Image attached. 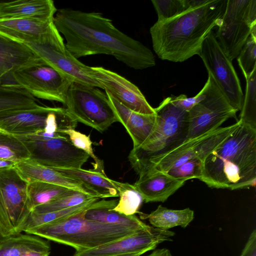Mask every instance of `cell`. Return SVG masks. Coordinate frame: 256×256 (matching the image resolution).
Here are the masks:
<instances>
[{"label":"cell","mask_w":256,"mask_h":256,"mask_svg":"<svg viewBox=\"0 0 256 256\" xmlns=\"http://www.w3.org/2000/svg\"><path fill=\"white\" fill-rule=\"evenodd\" d=\"M54 23L64 36L66 48L78 59L104 54L135 70L156 65L150 49L120 31L110 19L100 12L62 8L57 10Z\"/></svg>","instance_id":"1"},{"label":"cell","mask_w":256,"mask_h":256,"mask_svg":"<svg viewBox=\"0 0 256 256\" xmlns=\"http://www.w3.org/2000/svg\"><path fill=\"white\" fill-rule=\"evenodd\" d=\"M228 0H208L170 19L158 21L150 30L153 50L162 60L183 62L200 54L210 32L218 27Z\"/></svg>","instance_id":"2"},{"label":"cell","mask_w":256,"mask_h":256,"mask_svg":"<svg viewBox=\"0 0 256 256\" xmlns=\"http://www.w3.org/2000/svg\"><path fill=\"white\" fill-rule=\"evenodd\" d=\"M200 180L210 188L235 190L255 187L256 129L241 122L205 158Z\"/></svg>","instance_id":"3"},{"label":"cell","mask_w":256,"mask_h":256,"mask_svg":"<svg viewBox=\"0 0 256 256\" xmlns=\"http://www.w3.org/2000/svg\"><path fill=\"white\" fill-rule=\"evenodd\" d=\"M84 211L25 232L70 246L78 252L94 248L139 232L86 219L84 217Z\"/></svg>","instance_id":"4"},{"label":"cell","mask_w":256,"mask_h":256,"mask_svg":"<svg viewBox=\"0 0 256 256\" xmlns=\"http://www.w3.org/2000/svg\"><path fill=\"white\" fill-rule=\"evenodd\" d=\"M156 119L151 134L138 148L132 149L128 158L138 176L153 160L177 147L187 139L188 112L176 106L170 97L154 108Z\"/></svg>","instance_id":"5"},{"label":"cell","mask_w":256,"mask_h":256,"mask_svg":"<svg viewBox=\"0 0 256 256\" xmlns=\"http://www.w3.org/2000/svg\"><path fill=\"white\" fill-rule=\"evenodd\" d=\"M64 105L78 122L100 132L118 122L106 94L95 86L72 82Z\"/></svg>","instance_id":"6"},{"label":"cell","mask_w":256,"mask_h":256,"mask_svg":"<svg viewBox=\"0 0 256 256\" xmlns=\"http://www.w3.org/2000/svg\"><path fill=\"white\" fill-rule=\"evenodd\" d=\"M256 28V0H228L225 12L215 34L228 58H237Z\"/></svg>","instance_id":"7"},{"label":"cell","mask_w":256,"mask_h":256,"mask_svg":"<svg viewBox=\"0 0 256 256\" xmlns=\"http://www.w3.org/2000/svg\"><path fill=\"white\" fill-rule=\"evenodd\" d=\"M236 123L226 127H219L192 138L188 139L177 147L152 160L139 176L154 171L166 172L176 168L188 160L199 158L204 160L206 156L240 125Z\"/></svg>","instance_id":"8"},{"label":"cell","mask_w":256,"mask_h":256,"mask_svg":"<svg viewBox=\"0 0 256 256\" xmlns=\"http://www.w3.org/2000/svg\"><path fill=\"white\" fill-rule=\"evenodd\" d=\"M24 44L44 62L73 82L101 88L90 74V66L80 62L67 50L64 38L54 25L38 41Z\"/></svg>","instance_id":"9"},{"label":"cell","mask_w":256,"mask_h":256,"mask_svg":"<svg viewBox=\"0 0 256 256\" xmlns=\"http://www.w3.org/2000/svg\"><path fill=\"white\" fill-rule=\"evenodd\" d=\"M27 186L14 166L0 168V220L14 234L22 232L33 210Z\"/></svg>","instance_id":"10"},{"label":"cell","mask_w":256,"mask_h":256,"mask_svg":"<svg viewBox=\"0 0 256 256\" xmlns=\"http://www.w3.org/2000/svg\"><path fill=\"white\" fill-rule=\"evenodd\" d=\"M199 56L232 106L240 110L244 96L240 80L232 61L221 48L213 30L205 38Z\"/></svg>","instance_id":"11"},{"label":"cell","mask_w":256,"mask_h":256,"mask_svg":"<svg viewBox=\"0 0 256 256\" xmlns=\"http://www.w3.org/2000/svg\"><path fill=\"white\" fill-rule=\"evenodd\" d=\"M204 98L188 112L187 139L192 138L217 128L238 112L230 104L212 75L208 72Z\"/></svg>","instance_id":"12"},{"label":"cell","mask_w":256,"mask_h":256,"mask_svg":"<svg viewBox=\"0 0 256 256\" xmlns=\"http://www.w3.org/2000/svg\"><path fill=\"white\" fill-rule=\"evenodd\" d=\"M17 85L34 97L65 104L73 81L45 62L30 65L12 72Z\"/></svg>","instance_id":"13"},{"label":"cell","mask_w":256,"mask_h":256,"mask_svg":"<svg viewBox=\"0 0 256 256\" xmlns=\"http://www.w3.org/2000/svg\"><path fill=\"white\" fill-rule=\"evenodd\" d=\"M28 149L30 159L48 167L81 168L90 156L75 147L68 136L43 141H22Z\"/></svg>","instance_id":"14"},{"label":"cell","mask_w":256,"mask_h":256,"mask_svg":"<svg viewBox=\"0 0 256 256\" xmlns=\"http://www.w3.org/2000/svg\"><path fill=\"white\" fill-rule=\"evenodd\" d=\"M174 232L151 226L148 229L98 247L76 252L74 256H110L133 252H142L155 249L164 241H172Z\"/></svg>","instance_id":"15"},{"label":"cell","mask_w":256,"mask_h":256,"mask_svg":"<svg viewBox=\"0 0 256 256\" xmlns=\"http://www.w3.org/2000/svg\"><path fill=\"white\" fill-rule=\"evenodd\" d=\"M90 68L91 75L100 84L101 88L108 92L124 106L138 113L156 114L154 108L135 84L119 74L102 67Z\"/></svg>","instance_id":"16"},{"label":"cell","mask_w":256,"mask_h":256,"mask_svg":"<svg viewBox=\"0 0 256 256\" xmlns=\"http://www.w3.org/2000/svg\"><path fill=\"white\" fill-rule=\"evenodd\" d=\"M52 107L40 106L30 110L0 113V130L14 136L28 135L44 130L47 114Z\"/></svg>","instance_id":"17"},{"label":"cell","mask_w":256,"mask_h":256,"mask_svg":"<svg viewBox=\"0 0 256 256\" xmlns=\"http://www.w3.org/2000/svg\"><path fill=\"white\" fill-rule=\"evenodd\" d=\"M118 122L125 128L133 142V149L142 144L153 130L156 119V114H144L130 110L106 91Z\"/></svg>","instance_id":"18"},{"label":"cell","mask_w":256,"mask_h":256,"mask_svg":"<svg viewBox=\"0 0 256 256\" xmlns=\"http://www.w3.org/2000/svg\"><path fill=\"white\" fill-rule=\"evenodd\" d=\"M14 168L22 179L27 183L34 182H48L97 197L80 182L30 158L16 163Z\"/></svg>","instance_id":"19"},{"label":"cell","mask_w":256,"mask_h":256,"mask_svg":"<svg viewBox=\"0 0 256 256\" xmlns=\"http://www.w3.org/2000/svg\"><path fill=\"white\" fill-rule=\"evenodd\" d=\"M44 62L26 44L0 34V86L2 79L14 71Z\"/></svg>","instance_id":"20"},{"label":"cell","mask_w":256,"mask_h":256,"mask_svg":"<svg viewBox=\"0 0 256 256\" xmlns=\"http://www.w3.org/2000/svg\"><path fill=\"white\" fill-rule=\"evenodd\" d=\"M186 181L176 179L158 171L139 176L134 184L142 195L145 202H164Z\"/></svg>","instance_id":"21"},{"label":"cell","mask_w":256,"mask_h":256,"mask_svg":"<svg viewBox=\"0 0 256 256\" xmlns=\"http://www.w3.org/2000/svg\"><path fill=\"white\" fill-rule=\"evenodd\" d=\"M54 20L34 18L0 20V34L22 44L35 42L54 26Z\"/></svg>","instance_id":"22"},{"label":"cell","mask_w":256,"mask_h":256,"mask_svg":"<svg viewBox=\"0 0 256 256\" xmlns=\"http://www.w3.org/2000/svg\"><path fill=\"white\" fill-rule=\"evenodd\" d=\"M57 12L52 0H18L0 2V20L34 18L54 20Z\"/></svg>","instance_id":"23"},{"label":"cell","mask_w":256,"mask_h":256,"mask_svg":"<svg viewBox=\"0 0 256 256\" xmlns=\"http://www.w3.org/2000/svg\"><path fill=\"white\" fill-rule=\"evenodd\" d=\"M118 202V200H98L94 207L84 212V217L88 220L126 228L143 230L151 226L146 224L135 214L126 216L112 210Z\"/></svg>","instance_id":"24"},{"label":"cell","mask_w":256,"mask_h":256,"mask_svg":"<svg viewBox=\"0 0 256 256\" xmlns=\"http://www.w3.org/2000/svg\"><path fill=\"white\" fill-rule=\"evenodd\" d=\"M62 174L81 182L99 198L119 196L117 181L108 178L104 174L92 170L50 168Z\"/></svg>","instance_id":"25"},{"label":"cell","mask_w":256,"mask_h":256,"mask_svg":"<svg viewBox=\"0 0 256 256\" xmlns=\"http://www.w3.org/2000/svg\"><path fill=\"white\" fill-rule=\"evenodd\" d=\"M142 219H148L152 226L168 230L176 226L186 228L194 218V212L190 208L180 210L168 209L159 205L150 214H142Z\"/></svg>","instance_id":"26"},{"label":"cell","mask_w":256,"mask_h":256,"mask_svg":"<svg viewBox=\"0 0 256 256\" xmlns=\"http://www.w3.org/2000/svg\"><path fill=\"white\" fill-rule=\"evenodd\" d=\"M34 97L18 86H0V113L39 108Z\"/></svg>","instance_id":"27"},{"label":"cell","mask_w":256,"mask_h":256,"mask_svg":"<svg viewBox=\"0 0 256 256\" xmlns=\"http://www.w3.org/2000/svg\"><path fill=\"white\" fill-rule=\"evenodd\" d=\"M100 198L94 197L80 205L54 212L38 213L32 211L24 224L22 232H26L30 230L84 212L94 206Z\"/></svg>","instance_id":"28"},{"label":"cell","mask_w":256,"mask_h":256,"mask_svg":"<svg viewBox=\"0 0 256 256\" xmlns=\"http://www.w3.org/2000/svg\"><path fill=\"white\" fill-rule=\"evenodd\" d=\"M32 249L50 250L47 241L29 234L11 235L0 242V256H20Z\"/></svg>","instance_id":"29"},{"label":"cell","mask_w":256,"mask_h":256,"mask_svg":"<svg viewBox=\"0 0 256 256\" xmlns=\"http://www.w3.org/2000/svg\"><path fill=\"white\" fill-rule=\"evenodd\" d=\"M27 191L34 210L38 206L72 194L76 190L52 184L34 182L28 183Z\"/></svg>","instance_id":"30"},{"label":"cell","mask_w":256,"mask_h":256,"mask_svg":"<svg viewBox=\"0 0 256 256\" xmlns=\"http://www.w3.org/2000/svg\"><path fill=\"white\" fill-rule=\"evenodd\" d=\"M120 199L112 208L116 212L126 216L134 215L139 212L144 198L134 185L128 182H117Z\"/></svg>","instance_id":"31"},{"label":"cell","mask_w":256,"mask_h":256,"mask_svg":"<svg viewBox=\"0 0 256 256\" xmlns=\"http://www.w3.org/2000/svg\"><path fill=\"white\" fill-rule=\"evenodd\" d=\"M244 78L246 92L238 120L242 123L256 129V67Z\"/></svg>","instance_id":"32"},{"label":"cell","mask_w":256,"mask_h":256,"mask_svg":"<svg viewBox=\"0 0 256 256\" xmlns=\"http://www.w3.org/2000/svg\"><path fill=\"white\" fill-rule=\"evenodd\" d=\"M30 156L28 149L20 140L0 130V160L16 163L28 160Z\"/></svg>","instance_id":"33"},{"label":"cell","mask_w":256,"mask_h":256,"mask_svg":"<svg viewBox=\"0 0 256 256\" xmlns=\"http://www.w3.org/2000/svg\"><path fill=\"white\" fill-rule=\"evenodd\" d=\"M94 198L86 194L76 191L72 194L64 196L35 208L32 211L45 213L60 210L82 204Z\"/></svg>","instance_id":"34"},{"label":"cell","mask_w":256,"mask_h":256,"mask_svg":"<svg viewBox=\"0 0 256 256\" xmlns=\"http://www.w3.org/2000/svg\"><path fill=\"white\" fill-rule=\"evenodd\" d=\"M62 133L68 136L70 142L75 147L83 150L92 158L94 161V163L92 164L93 170L104 174V162L94 154L90 135L86 136L74 129L66 130Z\"/></svg>","instance_id":"35"},{"label":"cell","mask_w":256,"mask_h":256,"mask_svg":"<svg viewBox=\"0 0 256 256\" xmlns=\"http://www.w3.org/2000/svg\"><path fill=\"white\" fill-rule=\"evenodd\" d=\"M152 2L157 12L158 21L174 18L192 8L190 0H152Z\"/></svg>","instance_id":"36"},{"label":"cell","mask_w":256,"mask_h":256,"mask_svg":"<svg viewBox=\"0 0 256 256\" xmlns=\"http://www.w3.org/2000/svg\"><path fill=\"white\" fill-rule=\"evenodd\" d=\"M244 76L256 67V28H254L237 58Z\"/></svg>","instance_id":"37"},{"label":"cell","mask_w":256,"mask_h":256,"mask_svg":"<svg viewBox=\"0 0 256 256\" xmlns=\"http://www.w3.org/2000/svg\"><path fill=\"white\" fill-rule=\"evenodd\" d=\"M204 162V160L200 158H194L166 173L180 180L186 181L192 178L200 180L202 174Z\"/></svg>","instance_id":"38"},{"label":"cell","mask_w":256,"mask_h":256,"mask_svg":"<svg viewBox=\"0 0 256 256\" xmlns=\"http://www.w3.org/2000/svg\"><path fill=\"white\" fill-rule=\"evenodd\" d=\"M208 85V82L206 81L201 90L194 97L188 98L185 94H180L177 96L170 97V101L176 106L188 112L204 98Z\"/></svg>","instance_id":"39"},{"label":"cell","mask_w":256,"mask_h":256,"mask_svg":"<svg viewBox=\"0 0 256 256\" xmlns=\"http://www.w3.org/2000/svg\"><path fill=\"white\" fill-rule=\"evenodd\" d=\"M240 256H256V229H254L250 234Z\"/></svg>","instance_id":"40"},{"label":"cell","mask_w":256,"mask_h":256,"mask_svg":"<svg viewBox=\"0 0 256 256\" xmlns=\"http://www.w3.org/2000/svg\"><path fill=\"white\" fill-rule=\"evenodd\" d=\"M50 250L32 249L22 253L20 256H49Z\"/></svg>","instance_id":"41"},{"label":"cell","mask_w":256,"mask_h":256,"mask_svg":"<svg viewBox=\"0 0 256 256\" xmlns=\"http://www.w3.org/2000/svg\"><path fill=\"white\" fill-rule=\"evenodd\" d=\"M14 234L0 220V242Z\"/></svg>","instance_id":"42"},{"label":"cell","mask_w":256,"mask_h":256,"mask_svg":"<svg viewBox=\"0 0 256 256\" xmlns=\"http://www.w3.org/2000/svg\"><path fill=\"white\" fill-rule=\"evenodd\" d=\"M146 256H172L169 250L166 248L156 249Z\"/></svg>","instance_id":"43"},{"label":"cell","mask_w":256,"mask_h":256,"mask_svg":"<svg viewBox=\"0 0 256 256\" xmlns=\"http://www.w3.org/2000/svg\"><path fill=\"white\" fill-rule=\"evenodd\" d=\"M16 162L4 160H0V168L12 167L14 166Z\"/></svg>","instance_id":"44"},{"label":"cell","mask_w":256,"mask_h":256,"mask_svg":"<svg viewBox=\"0 0 256 256\" xmlns=\"http://www.w3.org/2000/svg\"><path fill=\"white\" fill-rule=\"evenodd\" d=\"M144 254L142 252H133V253H129V254H120L114 256H140ZM72 256H74V255Z\"/></svg>","instance_id":"45"}]
</instances>
